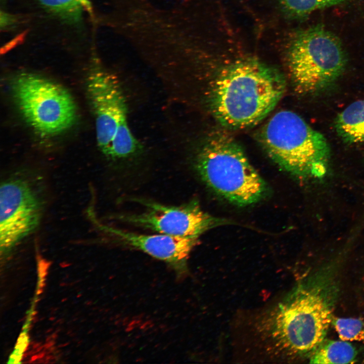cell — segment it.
Segmentation results:
<instances>
[{
  "instance_id": "7a4b0ae2",
  "label": "cell",
  "mask_w": 364,
  "mask_h": 364,
  "mask_svg": "<svg viewBox=\"0 0 364 364\" xmlns=\"http://www.w3.org/2000/svg\"><path fill=\"white\" fill-rule=\"evenodd\" d=\"M337 292L332 275L323 271L280 305L277 332L291 356L312 353L325 339L333 320Z\"/></svg>"
},
{
  "instance_id": "3957f363",
  "label": "cell",
  "mask_w": 364,
  "mask_h": 364,
  "mask_svg": "<svg viewBox=\"0 0 364 364\" xmlns=\"http://www.w3.org/2000/svg\"><path fill=\"white\" fill-rule=\"evenodd\" d=\"M194 166L212 191L235 205L253 204L266 192L265 181L242 148L224 134H215L204 143L196 152Z\"/></svg>"
},
{
  "instance_id": "9a60e30c",
  "label": "cell",
  "mask_w": 364,
  "mask_h": 364,
  "mask_svg": "<svg viewBox=\"0 0 364 364\" xmlns=\"http://www.w3.org/2000/svg\"><path fill=\"white\" fill-rule=\"evenodd\" d=\"M332 323L340 339L364 342V322L357 318H333Z\"/></svg>"
},
{
  "instance_id": "277c9868",
  "label": "cell",
  "mask_w": 364,
  "mask_h": 364,
  "mask_svg": "<svg viewBox=\"0 0 364 364\" xmlns=\"http://www.w3.org/2000/svg\"><path fill=\"white\" fill-rule=\"evenodd\" d=\"M259 139L268 155L291 173L303 177L326 173L330 157L328 143L297 113L277 112L263 127Z\"/></svg>"
},
{
  "instance_id": "8fae6325",
  "label": "cell",
  "mask_w": 364,
  "mask_h": 364,
  "mask_svg": "<svg viewBox=\"0 0 364 364\" xmlns=\"http://www.w3.org/2000/svg\"><path fill=\"white\" fill-rule=\"evenodd\" d=\"M334 126L344 143L353 144L364 142V100L353 102L338 114Z\"/></svg>"
},
{
  "instance_id": "5b68a950",
  "label": "cell",
  "mask_w": 364,
  "mask_h": 364,
  "mask_svg": "<svg viewBox=\"0 0 364 364\" xmlns=\"http://www.w3.org/2000/svg\"><path fill=\"white\" fill-rule=\"evenodd\" d=\"M287 62L296 90L311 94L335 84L346 68L347 57L340 39L317 25L295 33L287 49Z\"/></svg>"
},
{
  "instance_id": "2e32d148",
  "label": "cell",
  "mask_w": 364,
  "mask_h": 364,
  "mask_svg": "<svg viewBox=\"0 0 364 364\" xmlns=\"http://www.w3.org/2000/svg\"><path fill=\"white\" fill-rule=\"evenodd\" d=\"M16 21L15 16L5 12H1L0 25L2 29L12 25Z\"/></svg>"
},
{
  "instance_id": "5bb4252c",
  "label": "cell",
  "mask_w": 364,
  "mask_h": 364,
  "mask_svg": "<svg viewBox=\"0 0 364 364\" xmlns=\"http://www.w3.org/2000/svg\"><path fill=\"white\" fill-rule=\"evenodd\" d=\"M347 0H279L284 13L293 19H301L314 12L341 4Z\"/></svg>"
},
{
  "instance_id": "8992f818",
  "label": "cell",
  "mask_w": 364,
  "mask_h": 364,
  "mask_svg": "<svg viewBox=\"0 0 364 364\" xmlns=\"http://www.w3.org/2000/svg\"><path fill=\"white\" fill-rule=\"evenodd\" d=\"M11 88L24 120L39 135L58 134L74 123L75 102L60 84L34 73L21 72L13 79Z\"/></svg>"
},
{
  "instance_id": "ba28073f",
  "label": "cell",
  "mask_w": 364,
  "mask_h": 364,
  "mask_svg": "<svg viewBox=\"0 0 364 364\" xmlns=\"http://www.w3.org/2000/svg\"><path fill=\"white\" fill-rule=\"evenodd\" d=\"M42 210L40 198L26 180L13 178L0 188V247L7 251L38 225Z\"/></svg>"
},
{
  "instance_id": "e0dca14e",
  "label": "cell",
  "mask_w": 364,
  "mask_h": 364,
  "mask_svg": "<svg viewBox=\"0 0 364 364\" xmlns=\"http://www.w3.org/2000/svg\"><path fill=\"white\" fill-rule=\"evenodd\" d=\"M48 267V263L45 262H40L38 267L39 276L40 278H44L47 271Z\"/></svg>"
},
{
  "instance_id": "ac0fdd59",
  "label": "cell",
  "mask_w": 364,
  "mask_h": 364,
  "mask_svg": "<svg viewBox=\"0 0 364 364\" xmlns=\"http://www.w3.org/2000/svg\"><path fill=\"white\" fill-rule=\"evenodd\" d=\"M22 354L14 352L10 356L9 363H19L21 359Z\"/></svg>"
},
{
  "instance_id": "30bf717a",
  "label": "cell",
  "mask_w": 364,
  "mask_h": 364,
  "mask_svg": "<svg viewBox=\"0 0 364 364\" xmlns=\"http://www.w3.org/2000/svg\"><path fill=\"white\" fill-rule=\"evenodd\" d=\"M108 231L126 245L165 262L178 275L187 272L188 260L199 243L198 237L144 235L111 228Z\"/></svg>"
},
{
  "instance_id": "7c38bea8",
  "label": "cell",
  "mask_w": 364,
  "mask_h": 364,
  "mask_svg": "<svg viewBox=\"0 0 364 364\" xmlns=\"http://www.w3.org/2000/svg\"><path fill=\"white\" fill-rule=\"evenodd\" d=\"M357 352L348 341L324 340L312 352L310 363H353Z\"/></svg>"
},
{
  "instance_id": "9c48e42d",
  "label": "cell",
  "mask_w": 364,
  "mask_h": 364,
  "mask_svg": "<svg viewBox=\"0 0 364 364\" xmlns=\"http://www.w3.org/2000/svg\"><path fill=\"white\" fill-rule=\"evenodd\" d=\"M146 211L128 214L119 219L137 226L174 236L198 237L222 222L204 211L198 202L191 201L179 206H170L147 200H138Z\"/></svg>"
},
{
  "instance_id": "4fadbf2b",
  "label": "cell",
  "mask_w": 364,
  "mask_h": 364,
  "mask_svg": "<svg viewBox=\"0 0 364 364\" xmlns=\"http://www.w3.org/2000/svg\"><path fill=\"white\" fill-rule=\"evenodd\" d=\"M48 12L69 23L80 21L84 11L91 12L90 0H37Z\"/></svg>"
},
{
  "instance_id": "6da1fadb",
  "label": "cell",
  "mask_w": 364,
  "mask_h": 364,
  "mask_svg": "<svg viewBox=\"0 0 364 364\" xmlns=\"http://www.w3.org/2000/svg\"><path fill=\"white\" fill-rule=\"evenodd\" d=\"M285 87L283 75L275 68L255 59L239 60L215 78L210 94L211 109L223 126L250 127L274 109Z\"/></svg>"
},
{
  "instance_id": "52a82bcc",
  "label": "cell",
  "mask_w": 364,
  "mask_h": 364,
  "mask_svg": "<svg viewBox=\"0 0 364 364\" xmlns=\"http://www.w3.org/2000/svg\"><path fill=\"white\" fill-rule=\"evenodd\" d=\"M86 92L95 118L97 144L109 157L116 133L129 128L125 97L117 78L94 62L87 74Z\"/></svg>"
}]
</instances>
